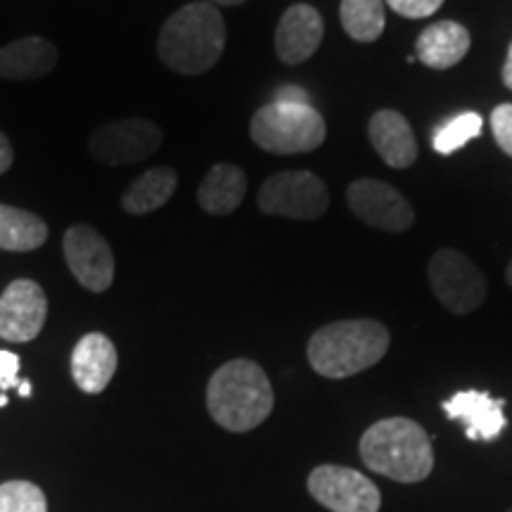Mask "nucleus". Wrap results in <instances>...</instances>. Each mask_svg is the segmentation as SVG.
<instances>
[{
    "instance_id": "1",
    "label": "nucleus",
    "mask_w": 512,
    "mask_h": 512,
    "mask_svg": "<svg viewBox=\"0 0 512 512\" xmlns=\"http://www.w3.org/2000/svg\"><path fill=\"white\" fill-rule=\"evenodd\" d=\"M226 50V22L209 3H190L174 12L159 31L157 53L169 69L197 76L209 72Z\"/></svg>"
},
{
    "instance_id": "2",
    "label": "nucleus",
    "mask_w": 512,
    "mask_h": 512,
    "mask_svg": "<svg viewBox=\"0 0 512 512\" xmlns=\"http://www.w3.org/2000/svg\"><path fill=\"white\" fill-rule=\"evenodd\" d=\"M273 387L264 368L249 358L228 361L211 375L207 408L216 425L228 432H249L273 411Z\"/></svg>"
},
{
    "instance_id": "3",
    "label": "nucleus",
    "mask_w": 512,
    "mask_h": 512,
    "mask_svg": "<svg viewBox=\"0 0 512 512\" xmlns=\"http://www.w3.org/2000/svg\"><path fill=\"white\" fill-rule=\"evenodd\" d=\"M358 451L368 470L399 484H418L434 470L430 434L408 418H384L370 425Z\"/></svg>"
},
{
    "instance_id": "4",
    "label": "nucleus",
    "mask_w": 512,
    "mask_h": 512,
    "mask_svg": "<svg viewBox=\"0 0 512 512\" xmlns=\"http://www.w3.org/2000/svg\"><path fill=\"white\" fill-rule=\"evenodd\" d=\"M389 349V330L370 318L337 320L313 332L306 347L311 368L328 380H344L377 366Z\"/></svg>"
},
{
    "instance_id": "5",
    "label": "nucleus",
    "mask_w": 512,
    "mask_h": 512,
    "mask_svg": "<svg viewBox=\"0 0 512 512\" xmlns=\"http://www.w3.org/2000/svg\"><path fill=\"white\" fill-rule=\"evenodd\" d=\"M252 140L271 155H304L323 145L328 128L318 110L304 102H271L249 126Z\"/></svg>"
},
{
    "instance_id": "6",
    "label": "nucleus",
    "mask_w": 512,
    "mask_h": 512,
    "mask_svg": "<svg viewBox=\"0 0 512 512\" xmlns=\"http://www.w3.org/2000/svg\"><path fill=\"white\" fill-rule=\"evenodd\" d=\"M259 209L294 221L320 219L330 207V192L311 171H280L261 185Z\"/></svg>"
},
{
    "instance_id": "7",
    "label": "nucleus",
    "mask_w": 512,
    "mask_h": 512,
    "mask_svg": "<svg viewBox=\"0 0 512 512\" xmlns=\"http://www.w3.org/2000/svg\"><path fill=\"white\" fill-rule=\"evenodd\" d=\"M427 275L434 297L456 316L477 311L489 294L484 273L458 249H439L430 259Z\"/></svg>"
},
{
    "instance_id": "8",
    "label": "nucleus",
    "mask_w": 512,
    "mask_h": 512,
    "mask_svg": "<svg viewBox=\"0 0 512 512\" xmlns=\"http://www.w3.org/2000/svg\"><path fill=\"white\" fill-rule=\"evenodd\" d=\"M164 133L150 119H119L100 126L91 136L88 150L107 166L138 164L152 157L162 145Z\"/></svg>"
},
{
    "instance_id": "9",
    "label": "nucleus",
    "mask_w": 512,
    "mask_h": 512,
    "mask_svg": "<svg viewBox=\"0 0 512 512\" xmlns=\"http://www.w3.org/2000/svg\"><path fill=\"white\" fill-rule=\"evenodd\" d=\"M309 494L330 512H380L382 494L373 479L342 465H320L309 475Z\"/></svg>"
},
{
    "instance_id": "10",
    "label": "nucleus",
    "mask_w": 512,
    "mask_h": 512,
    "mask_svg": "<svg viewBox=\"0 0 512 512\" xmlns=\"http://www.w3.org/2000/svg\"><path fill=\"white\" fill-rule=\"evenodd\" d=\"M347 204L356 219L387 233H406L415 223L411 202L392 185L377 178H358L351 183Z\"/></svg>"
},
{
    "instance_id": "11",
    "label": "nucleus",
    "mask_w": 512,
    "mask_h": 512,
    "mask_svg": "<svg viewBox=\"0 0 512 512\" xmlns=\"http://www.w3.org/2000/svg\"><path fill=\"white\" fill-rule=\"evenodd\" d=\"M62 247L69 271L86 290H110L114 283V254L98 230L76 223L64 233Z\"/></svg>"
},
{
    "instance_id": "12",
    "label": "nucleus",
    "mask_w": 512,
    "mask_h": 512,
    "mask_svg": "<svg viewBox=\"0 0 512 512\" xmlns=\"http://www.w3.org/2000/svg\"><path fill=\"white\" fill-rule=\"evenodd\" d=\"M48 318V297L34 280L19 278L0 294V337L5 342H31Z\"/></svg>"
},
{
    "instance_id": "13",
    "label": "nucleus",
    "mask_w": 512,
    "mask_h": 512,
    "mask_svg": "<svg viewBox=\"0 0 512 512\" xmlns=\"http://www.w3.org/2000/svg\"><path fill=\"white\" fill-rule=\"evenodd\" d=\"M441 408L451 420L463 422L470 441H496L508 425L503 413L505 399H494L491 394L477 392V389L453 394L451 399L441 403Z\"/></svg>"
},
{
    "instance_id": "14",
    "label": "nucleus",
    "mask_w": 512,
    "mask_h": 512,
    "mask_svg": "<svg viewBox=\"0 0 512 512\" xmlns=\"http://www.w3.org/2000/svg\"><path fill=\"white\" fill-rule=\"evenodd\" d=\"M323 36L325 27L320 12L306 3L292 5L275 29V53L285 64H302L320 48Z\"/></svg>"
},
{
    "instance_id": "15",
    "label": "nucleus",
    "mask_w": 512,
    "mask_h": 512,
    "mask_svg": "<svg viewBox=\"0 0 512 512\" xmlns=\"http://www.w3.org/2000/svg\"><path fill=\"white\" fill-rule=\"evenodd\" d=\"M117 373V347L102 332L83 335L72 351V377L86 394L105 392Z\"/></svg>"
},
{
    "instance_id": "16",
    "label": "nucleus",
    "mask_w": 512,
    "mask_h": 512,
    "mask_svg": "<svg viewBox=\"0 0 512 512\" xmlns=\"http://www.w3.org/2000/svg\"><path fill=\"white\" fill-rule=\"evenodd\" d=\"M368 136L375 152L392 169H408L418 159V143L408 119L396 110H380L368 124Z\"/></svg>"
},
{
    "instance_id": "17",
    "label": "nucleus",
    "mask_w": 512,
    "mask_h": 512,
    "mask_svg": "<svg viewBox=\"0 0 512 512\" xmlns=\"http://www.w3.org/2000/svg\"><path fill=\"white\" fill-rule=\"evenodd\" d=\"M57 64V48L41 36H27L0 48V79L29 81L50 74Z\"/></svg>"
},
{
    "instance_id": "18",
    "label": "nucleus",
    "mask_w": 512,
    "mask_h": 512,
    "mask_svg": "<svg viewBox=\"0 0 512 512\" xmlns=\"http://www.w3.org/2000/svg\"><path fill=\"white\" fill-rule=\"evenodd\" d=\"M470 43V31L463 24L444 19V22L430 24L422 31L418 43H415V55L425 67L444 72V69L456 67L463 60L470 50Z\"/></svg>"
},
{
    "instance_id": "19",
    "label": "nucleus",
    "mask_w": 512,
    "mask_h": 512,
    "mask_svg": "<svg viewBox=\"0 0 512 512\" xmlns=\"http://www.w3.org/2000/svg\"><path fill=\"white\" fill-rule=\"evenodd\" d=\"M247 195V176L238 164L221 162L204 176L197 190V202L211 216H228Z\"/></svg>"
},
{
    "instance_id": "20",
    "label": "nucleus",
    "mask_w": 512,
    "mask_h": 512,
    "mask_svg": "<svg viewBox=\"0 0 512 512\" xmlns=\"http://www.w3.org/2000/svg\"><path fill=\"white\" fill-rule=\"evenodd\" d=\"M176 185V171L169 169V166H157V169L140 174L136 181L128 185L124 197H121V207L133 216L150 214V211L162 209L171 200Z\"/></svg>"
},
{
    "instance_id": "21",
    "label": "nucleus",
    "mask_w": 512,
    "mask_h": 512,
    "mask_svg": "<svg viewBox=\"0 0 512 512\" xmlns=\"http://www.w3.org/2000/svg\"><path fill=\"white\" fill-rule=\"evenodd\" d=\"M48 240V226L31 211L0 204V249L3 252H34Z\"/></svg>"
},
{
    "instance_id": "22",
    "label": "nucleus",
    "mask_w": 512,
    "mask_h": 512,
    "mask_svg": "<svg viewBox=\"0 0 512 512\" xmlns=\"http://www.w3.org/2000/svg\"><path fill=\"white\" fill-rule=\"evenodd\" d=\"M339 19L347 34L358 43H373L382 36L384 24V0H342Z\"/></svg>"
},
{
    "instance_id": "23",
    "label": "nucleus",
    "mask_w": 512,
    "mask_h": 512,
    "mask_svg": "<svg viewBox=\"0 0 512 512\" xmlns=\"http://www.w3.org/2000/svg\"><path fill=\"white\" fill-rule=\"evenodd\" d=\"M484 121L477 112H463L458 117L448 119L446 124H441L432 136V147L439 155H453V152L463 150L472 138H477L482 133Z\"/></svg>"
},
{
    "instance_id": "24",
    "label": "nucleus",
    "mask_w": 512,
    "mask_h": 512,
    "mask_svg": "<svg viewBox=\"0 0 512 512\" xmlns=\"http://www.w3.org/2000/svg\"><path fill=\"white\" fill-rule=\"evenodd\" d=\"M0 512H48L46 494L24 479L0 484Z\"/></svg>"
},
{
    "instance_id": "25",
    "label": "nucleus",
    "mask_w": 512,
    "mask_h": 512,
    "mask_svg": "<svg viewBox=\"0 0 512 512\" xmlns=\"http://www.w3.org/2000/svg\"><path fill=\"white\" fill-rule=\"evenodd\" d=\"M491 131L498 147L512 157V102H503L491 112Z\"/></svg>"
},
{
    "instance_id": "26",
    "label": "nucleus",
    "mask_w": 512,
    "mask_h": 512,
    "mask_svg": "<svg viewBox=\"0 0 512 512\" xmlns=\"http://www.w3.org/2000/svg\"><path fill=\"white\" fill-rule=\"evenodd\" d=\"M384 3H387L396 15L408 19H422L434 15V12L444 5V0H384Z\"/></svg>"
},
{
    "instance_id": "27",
    "label": "nucleus",
    "mask_w": 512,
    "mask_h": 512,
    "mask_svg": "<svg viewBox=\"0 0 512 512\" xmlns=\"http://www.w3.org/2000/svg\"><path fill=\"white\" fill-rule=\"evenodd\" d=\"M19 366H22V361L17 354L0 351V392L19 387V382H22L19 380Z\"/></svg>"
},
{
    "instance_id": "28",
    "label": "nucleus",
    "mask_w": 512,
    "mask_h": 512,
    "mask_svg": "<svg viewBox=\"0 0 512 512\" xmlns=\"http://www.w3.org/2000/svg\"><path fill=\"white\" fill-rule=\"evenodd\" d=\"M12 162H15V150H12L8 136L0 131V174H5L12 166Z\"/></svg>"
},
{
    "instance_id": "29",
    "label": "nucleus",
    "mask_w": 512,
    "mask_h": 512,
    "mask_svg": "<svg viewBox=\"0 0 512 512\" xmlns=\"http://www.w3.org/2000/svg\"><path fill=\"white\" fill-rule=\"evenodd\" d=\"M278 102H304V105H309V98H306V93L302 88H294V86H287L283 91L278 93Z\"/></svg>"
},
{
    "instance_id": "30",
    "label": "nucleus",
    "mask_w": 512,
    "mask_h": 512,
    "mask_svg": "<svg viewBox=\"0 0 512 512\" xmlns=\"http://www.w3.org/2000/svg\"><path fill=\"white\" fill-rule=\"evenodd\" d=\"M503 83H505V88H510L512 91V43H510L508 57H505V64H503Z\"/></svg>"
},
{
    "instance_id": "31",
    "label": "nucleus",
    "mask_w": 512,
    "mask_h": 512,
    "mask_svg": "<svg viewBox=\"0 0 512 512\" xmlns=\"http://www.w3.org/2000/svg\"><path fill=\"white\" fill-rule=\"evenodd\" d=\"M17 392H19V396H24V399H29V396H31V382H27V380L19 382Z\"/></svg>"
},
{
    "instance_id": "32",
    "label": "nucleus",
    "mask_w": 512,
    "mask_h": 512,
    "mask_svg": "<svg viewBox=\"0 0 512 512\" xmlns=\"http://www.w3.org/2000/svg\"><path fill=\"white\" fill-rule=\"evenodd\" d=\"M204 3H209V5H242L245 0H204Z\"/></svg>"
},
{
    "instance_id": "33",
    "label": "nucleus",
    "mask_w": 512,
    "mask_h": 512,
    "mask_svg": "<svg viewBox=\"0 0 512 512\" xmlns=\"http://www.w3.org/2000/svg\"><path fill=\"white\" fill-rule=\"evenodd\" d=\"M505 280H508V285L512 287V259H510V264H508V268H505Z\"/></svg>"
},
{
    "instance_id": "34",
    "label": "nucleus",
    "mask_w": 512,
    "mask_h": 512,
    "mask_svg": "<svg viewBox=\"0 0 512 512\" xmlns=\"http://www.w3.org/2000/svg\"><path fill=\"white\" fill-rule=\"evenodd\" d=\"M8 406V396H0V408Z\"/></svg>"
}]
</instances>
